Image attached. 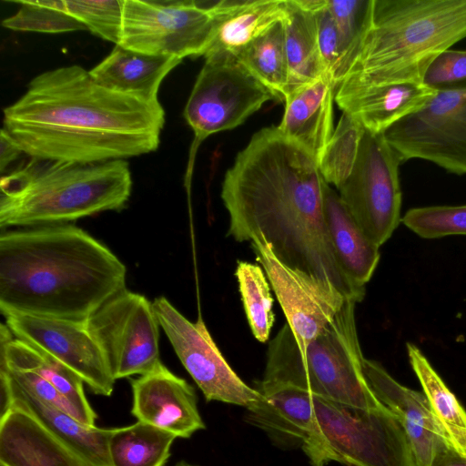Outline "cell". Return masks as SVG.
<instances>
[{
  "instance_id": "cell-1",
  "label": "cell",
  "mask_w": 466,
  "mask_h": 466,
  "mask_svg": "<svg viewBox=\"0 0 466 466\" xmlns=\"http://www.w3.org/2000/svg\"><path fill=\"white\" fill-rule=\"evenodd\" d=\"M327 184L307 149L278 127L260 129L224 177L228 235L238 242L263 240L283 264L358 303L366 289L337 258L325 217Z\"/></svg>"
},
{
  "instance_id": "cell-2",
  "label": "cell",
  "mask_w": 466,
  "mask_h": 466,
  "mask_svg": "<svg viewBox=\"0 0 466 466\" xmlns=\"http://www.w3.org/2000/svg\"><path fill=\"white\" fill-rule=\"evenodd\" d=\"M3 129L31 158L94 164L153 152L165 111L97 84L77 65L37 75L4 109Z\"/></svg>"
},
{
  "instance_id": "cell-3",
  "label": "cell",
  "mask_w": 466,
  "mask_h": 466,
  "mask_svg": "<svg viewBox=\"0 0 466 466\" xmlns=\"http://www.w3.org/2000/svg\"><path fill=\"white\" fill-rule=\"evenodd\" d=\"M127 268L73 224L2 230L0 311L87 319L126 289Z\"/></svg>"
},
{
  "instance_id": "cell-4",
  "label": "cell",
  "mask_w": 466,
  "mask_h": 466,
  "mask_svg": "<svg viewBox=\"0 0 466 466\" xmlns=\"http://www.w3.org/2000/svg\"><path fill=\"white\" fill-rule=\"evenodd\" d=\"M466 37V0H373L357 58L339 85L423 83L432 61Z\"/></svg>"
},
{
  "instance_id": "cell-5",
  "label": "cell",
  "mask_w": 466,
  "mask_h": 466,
  "mask_svg": "<svg viewBox=\"0 0 466 466\" xmlns=\"http://www.w3.org/2000/svg\"><path fill=\"white\" fill-rule=\"evenodd\" d=\"M128 163L77 164L31 158L0 181V228L69 222L117 211L131 195Z\"/></svg>"
},
{
  "instance_id": "cell-6",
  "label": "cell",
  "mask_w": 466,
  "mask_h": 466,
  "mask_svg": "<svg viewBox=\"0 0 466 466\" xmlns=\"http://www.w3.org/2000/svg\"><path fill=\"white\" fill-rule=\"evenodd\" d=\"M356 302L347 299L332 320L306 344L286 323L269 342L261 381L287 384L339 403L375 410L386 407L370 389L357 333Z\"/></svg>"
},
{
  "instance_id": "cell-7",
  "label": "cell",
  "mask_w": 466,
  "mask_h": 466,
  "mask_svg": "<svg viewBox=\"0 0 466 466\" xmlns=\"http://www.w3.org/2000/svg\"><path fill=\"white\" fill-rule=\"evenodd\" d=\"M319 447L312 466H417L408 436L387 407L361 409L312 394Z\"/></svg>"
},
{
  "instance_id": "cell-8",
  "label": "cell",
  "mask_w": 466,
  "mask_h": 466,
  "mask_svg": "<svg viewBox=\"0 0 466 466\" xmlns=\"http://www.w3.org/2000/svg\"><path fill=\"white\" fill-rule=\"evenodd\" d=\"M214 1L123 0L119 46L138 53L204 56L215 32Z\"/></svg>"
},
{
  "instance_id": "cell-9",
  "label": "cell",
  "mask_w": 466,
  "mask_h": 466,
  "mask_svg": "<svg viewBox=\"0 0 466 466\" xmlns=\"http://www.w3.org/2000/svg\"><path fill=\"white\" fill-rule=\"evenodd\" d=\"M281 97L236 56L205 58L183 116L195 136L193 148L212 134L235 128L269 100Z\"/></svg>"
},
{
  "instance_id": "cell-10",
  "label": "cell",
  "mask_w": 466,
  "mask_h": 466,
  "mask_svg": "<svg viewBox=\"0 0 466 466\" xmlns=\"http://www.w3.org/2000/svg\"><path fill=\"white\" fill-rule=\"evenodd\" d=\"M395 150L383 134L364 130L354 167L338 193L365 235L383 245L401 222V189Z\"/></svg>"
},
{
  "instance_id": "cell-11",
  "label": "cell",
  "mask_w": 466,
  "mask_h": 466,
  "mask_svg": "<svg viewBox=\"0 0 466 466\" xmlns=\"http://www.w3.org/2000/svg\"><path fill=\"white\" fill-rule=\"evenodd\" d=\"M86 325L116 380L147 374L161 363L160 326L152 302L142 294L123 289L98 308Z\"/></svg>"
},
{
  "instance_id": "cell-12",
  "label": "cell",
  "mask_w": 466,
  "mask_h": 466,
  "mask_svg": "<svg viewBox=\"0 0 466 466\" xmlns=\"http://www.w3.org/2000/svg\"><path fill=\"white\" fill-rule=\"evenodd\" d=\"M383 136L401 163L418 158L450 173L466 174V88L437 91Z\"/></svg>"
},
{
  "instance_id": "cell-13",
  "label": "cell",
  "mask_w": 466,
  "mask_h": 466,
  "mask_svg": "<svg viewBox=\"0 0 466 466\" xmlns=\"http://www.w3.org/2000/svg\"><path fill=\"white\" fill-rule=\"evenodd\" d=\"M152 305L180 362L208 401L247 408L258 400V392L232 370L201 318L188 320L165 297L155 299Z\"/></svg>"
},
{
  "instance_id": "cell-14",
  "label": "cell",
  "mask_w": 466,
  "mask_h": 466,
  "mask_svg": "<svg viewBox=\"0 0 466 466\" xmlns=\"http://www.w3.org/2000/svg\"><path fill=\"white\" fill-rule=\"evenodd\" d=\"M13 335L75 372L91 391L108 397L116 380L86 320L23 313L3 315Z\"/></svg>"
},
{
  "instance_id": "cell-15",
  "label": "cell",
  "mask_w": 466,
  "mask_h": 466,
  "mask_svg": "<svg viewBox=\"0 0 466 466\" xmlns=\"http://www.w3.org/2000/svg\"><path fill=\"white\" fill-rule=\"evenodd\" d=\"M251 248L297 341L308 343L332 320L347 299L315 278L283 264L263 240L251 241Z\"/></svg>"
},
{
  "instance_id": "cell-16",
  "label": "cell",
  "mask_w": 466,
  "mask_h": 466,
  "mask_svg": "<svg viewBox=\"0 0 466 466\" xmlns=\"http://www.w3.org/2000/svg\"><path fill=\"white\" fill-rule=\"evenodd\" d=\"M254 389L259 396L246 408V421L263 430L280 446H300L311 463L319 445L312 394L291 385L261 380Z\"/></svg>"
},
{
  "instance_id": "cell-17",
  "label": "cell",
  "mask_w": 466,
  "mask_h": 466,
  "mask_svg": "<svg viewBox=\"0 0 466 466\" xmlns=\"http://www.w3.org/2000/svg\"><path fill=\"white\" fill-rule=\"evenodd\" d=\"M131 387V412L138 421L183 439L205 429L194 388L162 362L148 373L133 379Z\"/></svg>"
},
{
  "instance_id": "cell-18",
  "label": "cell",
  "mask_w": 466,
  "mask_h": 466,
  "mask_svg": "<svg viewBox=\"0 0 466 466\" xmlns=\"http://www.w3.org/2000/svg\"><path fill=\"white\" fill-rule=\"evenodd\" d=\"M363 371L373 393L401 423L417 466H429L438 452L453 447L423 393L399 383L375 360L365 359Z\"/></svg>"
},
{
  "instance_id": "cell-19",
  "label": "cell",
  "mask_w": 466,
  "mask_h": 466,
  "mask_svg": "<svg viewBox=\"0 0 466 466\" xmlns=\"http://www.w3.org/2000/svg\"><path fill=\"white\" fill-rule=\"evenodd\" d=\"M1 408L0 466H94L27 410Z\"/></svg>"
},
{
  "instance_id": "cell-20",
  "label": "cell",
  "mask_w": 466,
  "mask_h": 466,
  "mask_svg": "<svg viewBox=\"0 0 466 466\" xmlns=\"http://www.w3.org/2000/svg\"><path fill=\"white\" fill-rule=\"evenodd\" d=\"M437 91L423 83H396L378 86L339 85L335 102L364 129L383 134L405 116L420 110Z\"/></svg>"
},
{
  "instance_id": "cell-21",
  "label": "cell",
  "mask_w": 466,
  "mask_h": 466,
  "mask_svg": "<svg viewBox=\"0 0 466 466\" xmlns=\"http://www.w3.org/2000/svg\"><path fill=\"white\" fill-rule=\"evenodd\" d=\"M2 405L12 404L30 412L56 437L94 466H112L108 444L113 429L86 425L19 386L0 370Z\"/></svg>"
},
{
  "instance_id": "cell-22",
  "label": "cell",
  "mask_w": 466,
  "mask_h": 466,
  "mask_svg": "<svg viewBox=\"0 0 466 466\" xmlns=\"http://www.w3.org/2000/svg\"><path fill=\"white\" fill-rule=\"evenodd\" d=\"M336 86L327 76L289 94L278 128L319 161L335 127L333 102Z\"/></svg>"
},
{
  "instance_id": "cell-23",
  "label": "cell",
  "mask_w": 466,
  "mask_h": 466,
  "mask_svg": "<svg viewBox=\"0 0 466 466\" xmlns=\"http://www.w3.org/2000/svg\"><path fill=\"white\" fill-rule=\"evenodd\" d=\"M216 27L204 57L238 56L254 39L284 20L287 0L214 1Z\"/></svg>"
},
{
  "instance_id": "cell-24",
  "label": "cell",
  "mask_w": 466,
  "mask_h": 466,
  "mask_svg": "<svg viewBox=\"0 0 466 466\" xmlns=\"http://www.w3.org/2000/svg\"><path fill=\"white\" fill-rule=\"evenodd\" d=\"M172 56H150L116 45L111 53L89 70L93 79L106 89L158 101L163 79L181 63Z\"/></svg>"
},
{
  "instance_id": "cell-25",
  "label": "cell",
  "mask_w": 466,
  "mask_h": 466,
  "mask_svg": "<svg viewBox=\"0 0 466 466\" xmlns=\"http://www.w3.org/2000/svg\"><path fill=\"white\" fill-rule=\"evenodd\" d=\"M324 209L327 226L342 269L357 285L365 288L380 258V247L358 226L338 191L327 184Z\"/></svg>"
},
{
  "instance_id": "cell-26",
  "label": "cell",
  "mask_w": 466,
  "mask_h": 466,
  "mask_svg": "<svg viewBox=\"0 0 466 466\" xmlns=\"http://www.w3.org/2000/svg\"><path fill=\"white\" fill-rule=\"evenodd\" d=\"M0 367L35 373L55 386L96 426V414L84 390V381L64 364L16 339L5 324L0 329Z\"/></svg>"
},
{
  "instance_id": "cell-27",
  "label": "cell",
  "mask_w": 466,
  "mask_h": 466,
  "mask_svg": "<svg viewBox=\"0 0 466 466\" xmlns=\"http://www.w3.org/2000/svg\"><path fill=\"white\" fill-rule=\"evenodd\" d=\"M283 25L289 64L287 96L326 76L319 50L315 14L300 8L294 0H287Z\"/></svg>"
},
{
  "instance_id": "cell-28",
  "label": "cell",
  "mask_w": 466,
  "mask_h": 466,
  "mask_svg": "<svg viewBox=\"0 0 466 466\" xmlns=\"http://www.w3.org/2000/svg\"><path fill=\"white\" fill-rule=\"evenodd\" d=\"M406 350L436 420L454 449L466 456V410L421 350L410 342L406 344Z\"/></svg>"
},
{
  "instance_id": "cell-29",
  "label": "cell",
  "mask_w": 466,
  "mask_h": 466,
  "mask_svg": "<svg viewBox=\"0 0 466 466\" xmlns=\"http://www.w3.org/2000/svg\"><path fill=\"white\" fill-rule=\"evenodd\" d=\"M177 436L148 423L113 429L108 450L112 466H163Z\"/></svg>"
},
{
  "instance_id": "cell-30",
  "label": "cell",
  "mask_w": 466,
  "mask_h": 466,
  "mask_svg": "<svg viewBox=\"0 0 466 466\" xmlns=\"http://www.w3.org/2000/svg\"><path fill=\"white\" fill-rule=\"evenodd\" d=\"M237 58L261 83L281 99L285 98L289 85V64L283 20L254 39Z\"/></svg>"
},
{
  "instance_id": "cell-31",
  "label": "cell",
  "mask_w": 466,
  "mask_h": 466,
  "mask_svg": "<svg viewBox=\"0 0 466 466\" xmlns=\"http://www.w3.org/2000/svg\"><path fill=\"white\" fill-rule=\"evenodd\" d=\"M235 276L247 319L255 339L266 342L275 321L269 282L261 266L238 261Z\"/></svg>"
},
{
  "instance_id": "cell-32",
  "label": "cell",
  "mask_w": 466,
  "mask_h": 466,
  "mask_svg": "<svg viewBox=\"0 0 466 466\" xmlns=\"http://www.w3.org/2000/svg\"><path fill=\"white\" fill-rule=\"evenodd\" d=\"M364 130L356 119L342 112L318 161L319 172L326 183L339 188L350 177Z\"/></svg>"
},
{
  "instance_id": "cell-33",
  "label": "cell",
  "mask_w": 466,
  "mask_h": 466,
  "mask_svg": "<svg viewBox=\"0 0 466 466\" xmlns=\"http://www.w3.org/2000/svg\"><path fill=\"white\" fill-rule=\"evenodd\" d=\"M15 3L19 4L20 7L15 14L2 22L5 28L52 34L86 30L66 12L64 0H20Z\"/></svg>"
},
{
  "instance_id": "cell-34",
  "label": "cell",
  "mask_w": 466,
  "mask_h": 466,
  "mask_svg": "<svg viewBox=\"0 0 466 466\" xmlns=\"http://www.w3.org/2000/svg\"><path fill=\"white\" fill-rule=\"evenodd\" d=\"M372 5L373 0H328V8L334 17L342 41L340 83L353 66L369 30Z\"/></svg>"
},
{
  "instance_id": "cell-35",
  "label": "cell",
  "mask_w": 466,
  "mask_h": 466,
  "mask_svg": "<svg viewBox=\"0 0 466 466\" xmlns=\"http://www.w3.org/2000/svg\"><path fill=\"white\" fill-rule=\"evenodd\" d=\"M401 222L423 238L466 235V205L413 208Z\"/></svg>"
},
{
  "instance_id": "cell-36",
  "label": "cell",
  "mask_w": 466,
  "mask_h": 466,
  "mask_svg": "<svg viewBox=\"0 0 466 466\" xmlns=\"http://www.w3.org/2000/svg\"><path fill=\"white\" fill-rule=\"evenodd\" d=\"M66 12L86 30L118 45L122 30L123 0H64Z\"/></svg>"
},
{
  "instance_id": "cell-37",
  "label": "cell",
  "mask_w": 466,
  "mask_h": 466,
  "mask_svg": "<svg viewBox=\"0 0 466 466\" xmlns=\"http://www.w3.org/2000/svg\"><path fill=\"white\" fill-rule=\"evenodd\" d=\"M315 16L318 45L324 75L337 87L340 83V70L343 60L341 36L328 5L317 12Z\"/></svg>"
},
{
  "instance_id": "cell-38",
  "label": "cell",
  "mask_w": 466,
  "mask_h": 466,
  "mask_svg": "<svg viewBox=\"0 0 466 466\" xmlns=\"http://www.w3.org/2000/svg\"><path fill=\"white\" fill-rule=\"evenodd\" d=\"M423 84L435 91L466 88V50L448 49L428 67Z\"/></svg>"
},
{
  "instance_id": "cell-39",
  "label": "cell",
  "mask_w": 466,
  "mask_h": 466,
  "mask_svg": "<svg viewBox=\"0 0 466 466\" xmlns=\"http://www.w3.org/2000/svg\"><path fill=\"white\" fill-rule=\"evenodd\" d=\"M0 370L6 371L19 386L40 400L68 413L82 423L89 425L87 420L78 408L55 386L39 375L30 371L8 370L2 367H0Z\"/></svg>"
},
{
  "instance_id": "cell-40",
  "label": "cell",
  "mask_w": 466,
  "mask_h": 466,
  "mask_svg": "<svg viewBox=\"0 0 466 466\" xmlns=\"http://www.w3.org/2000/svg\"><path fill=\"white\" fill-rule=\"evenodd\" d=\"M21 154H24L17 144L5 129L0 132V170L2 176L6 167L14 162Z\"/></svg>"
},
{
  "instance_id": "cell-41",
  "label": "cell",
  "mask_w": 466,
  "mask_h": 466,
  "mask_svg": "<svg viewBox=\"0 0 466 466\" xmlns=\"http://www.w3.org/2000/svg\"><path fill=\"white\" fill-rule=\"evenodd\" d=\"M429 466H466V456L447 447L434 456Z\"/></svg>"
},
{
  "instance_id": "cell-42",
  "label": "cell",
  "mask_w": 466,
  "mask_h": 466,
  "mask_svg": "<svg viewBox=\"0 0 466 466\" xmlns=\"http://www.w3.org/2000/svg\"><path fill=\"white\" fill-rule=\"evenodd\" d=\"M302 9L316 14L328 5V0H294Z\"/></svg>"
},
{
  "instance_id": "cell-43",
  "label": "cell",
  "mask_w": 466,
  "mask_h": 466,
  "mask_svg": "<svg viewBox=\"0 0 466 466\" xmlns=\"http://www.w3.org/2000/svg\"><path fill=\"white\" fill-rule=\"evenodd\" d=\"M174 466H197V465L188 463V462H187L185 461H180L177 463H176Z\"/></svg>"
}]
</instances>
